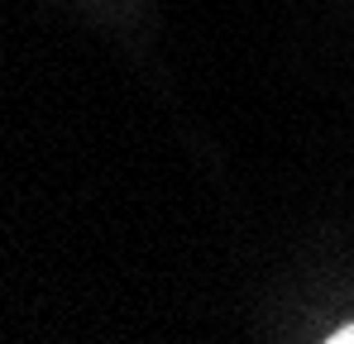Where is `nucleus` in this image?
<instances>
[{"instance_id": "f257e3e1", "label": "nucleus", "mask_w": 354, "mask_h": 344, "mask_svg": "<svg viewBox=\"0 0 354 344\" xmlns=\"http://www.w3.org/2000/svg\"><path fill=\"white\" fill-rule=\"evenodd\" d=\"M326 340H330V344H354V321H350V325H340L335 335H326Z\"/></svg>"}]
</instances>
